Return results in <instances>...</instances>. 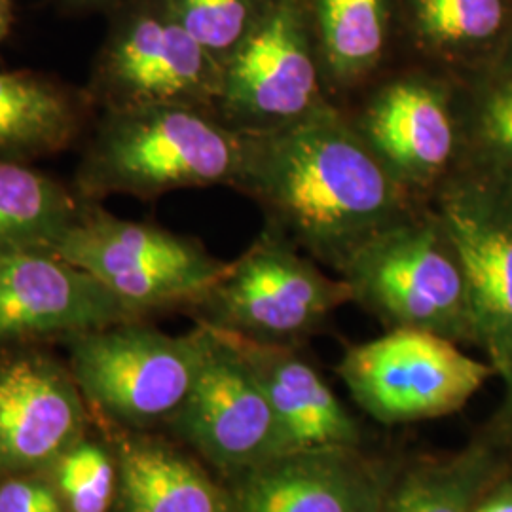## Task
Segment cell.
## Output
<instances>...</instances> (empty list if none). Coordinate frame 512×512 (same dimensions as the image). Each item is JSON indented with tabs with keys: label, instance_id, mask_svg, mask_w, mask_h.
<instances>
[{
	"label": "cell",
	"instance_id": "603a6c76",
	"mask_svg": "<svg viewBox=\"0 0 512 512\" xmlns=\"http://www.w3.org/2000/svg\"><path fill=\"white\" fill-rule=\"evenodd\" d=\"M423 37L454 52L494 46L509 23L507 0H414Z\"/></svg>",
	"mask_w": 512,
	"mask_h": 512
},
{
	"label": "cell",
	"instance_id": "9c48e42d",
	"mask_svg": "<svg viewBox=\"0 0 512 512\" xmlns=\"http://www.w3.org/2000/svg\"><path fill=\"white\" fill-rule=\"evenodd\" d=\"M220 84L219 61L165 4V10H137L116 23L84 88L97 110L145 105L217 110Z\"/></svg>",
	"mask_w": 512,
	"mask_h": 512
},
{
	"label": "cell",
	"instance_id": "4fadbf2b",
	"mask_svg": "<svg viewBox=\"0 0 512 512\" xmlns=\"http://www.w3.org/2000/svg\"><path fill=\"white\" fill-rule=\"evenodd\" d=\"M393 179L414 196L435 190L463 158L458 90L431 78L389 82L355 124Z\"/></svg>",
	"mask_w": 512,
	"mask_h": 512
},
{
	"label": "cell",
	"instance_id": "6da1fadb",
	"mask_svg": "<svg viewBox=\"0 0 512 512\" xmlns=\"http://www.w3.org/2000/svg\"><path fill=\"white\" fill-rule=\"evenodd\" d=\"M262 209L266 228L338 274L368 239L416 207L330 103L268 131H243L232 186Z\"/></svg>",
	"mask_w": 512,
	"mask_h": 512
},
{
	"label": "cell",
	"instance_id": "7a4b0ae2",
	"mask_svg": "<svg viewBox=\"0 0 512 512\" xmlns=\"http://www.w3.org/2000/svg\"><path fill=\"white\" fill-rule=\"evenodd\" d=\"M243 158V131L217 110L145 105L97 110L80 143L73 184L84 202L112 196L154 202L190 188L234 186Z\"/></svg>",
	"mask_w": 512,
	"mask_h": 512
},
{
	"label": "cell",
	"instance_id": "4316f807",
	"mask_svg": "<svg viewBox=\"0 0 512 512\" xmlns=\"http://www.w3.org/2000/svg\"><path fill=\"white\" fill-rule=\"evenodd\" d=\"M475 512H512V488L497 490L488 501L476 507Z\"/></svg>",
	"mask_w": 512,
	"mask_h": 512
},
{
	"label": "cell",
	"instance_id": "52a82bcc",
	"mask_svg": "<svg viewBox=\"0 0 512 512\" xmlns=\"http://www.w3.org/2000/svg\"><path fill=\"white\" fill-rule=\"evenodd\" d=\"M435 213L458 249L475 344L512 376V177L459 162L435 188Z\"/></svg>",
	"mask_w": 512,
	"mask_h": 512
},
{
	"label": "cell",
	"instance_id": "9a60e30c",
	"mask_svg": "<svg viewBox=\"0 0 512 512\" xmlns=\"http://www.w3.org/2000/svg\"><path fill=\"white\" fill-rule=\"evenodd\" d=\"M351 448L294 452L234 476V512H382L384 478Z\"/></svg>",
	"mask_w": 512,
	"mask_h": 512
},
{
	"label": "cell",
	"instance_id": "ba28073f",
	"mask_svg": "<svg viewBox=\"0 0 512 512\" xmlns=\"http://www.w3.org/2000/svg\"><path fill=\"white\" fill-rule=\"evenodd\" d=\"M494 372V366L461 351L458 342L412 329H391L353 346L338 366L353 399L384 423L452 414Z\"/></svg>",
	"mask_w": 512,
	"mask_h": 512
},
{
	"label": "cell",
	"instance_id": "d4e9b609",
	"mask_svg": "<svg viewBox=\"0 0 512 512\" xmlns=\"http://www.w3.org/2000/svg\"><path fill=\"white\" fill-rule=\"evenodd\" d=\"M165 4L220 67L251 31L247 0H165Z\"/></svg>",
	"mask_w": 512,
	"mask_h": 512
},
{
	"label": "cell",
	"instance_id": "30bf717a",
	"mask_svg": "<svg viewBox=\"0 0 512 512\" xmlns=\"http://www.w3.org/2000/svg\"><path fill=\"white\" fill-rule=\"evenodd\" d=\"M203 327L207 344L198 378L171 420L177 433L234 476L293 454L251 368L217 330Z\"/></svg>",
	"mask_w": 512,
	"mask_h": 512
},
{
	"label": "cell",
	"instance_id": "5b68a950",
	"mask_svg": "<svg viewBox=\"0 0 512 512\" xmlns=\"http://www.w3.org/2000/svg\"><path fill=\"white\" fill-rule=\"evenodd\" d=\"M86 403L128 429L171 421L202 366L207 330L200 323L169 336L147 319L116 323L61 340Z\"/></svg>",
	"mask_w": 512,
	"mask_h": 512
},
{
	"label": "cell",
	"instance_id": "7c38bea8",
	"mask_svg": "<svg viewBox=\"0 0 512 512\" xmlns=\"http://www.w3.org/2000/svg\"><path fill=\"white\" fill-rule=\"evenodd\" d=\"M329 103L298 21L277 10L241 40L222 65L217 114L238 131H268Z\"/></svg>",
	"mask_w": 512,
	"mask_h": 512
},
{
	"label": "cell",
	"instance_id": "484cf974",
	"mask_svg": "<svg viewBox=\"0 0 512 512\" xmlns=\"http://www.w3.org/2000/svg\"><path fill=\"white\" fill-rule=\"evenodd\" d=\"M0 512H67L55 486L38 475L0 480Z\"/></svg>",
	"mask_w": 512,
	"mask_h": 512
},
{
	"label": "cell",
	"instance_id": "8fae6325",
	"mask_svg": "<svg viewBox=\"0 0 512 512\" xmlns=\"http://www.w3.org/2000/svg\"><path fill=\"white\" fill-rule=\"evenodd\" d=\"M86 401L44 344L0 348V480L40 475L84 439Z\"/></svg>",
	"mask_w": 512,
	"mask_h": 512
},
{
	"label": "cell",
	"instance_id": "2e32d148",
	"mask_svg": "<svg viewBox=\"0 0 512 512\" xmlns=\"http://www.w3.org/2000/svg\"><path fill=\"white\" fill-rule=\"evenodd\" d=\"M215 330L251 368L274 408L293 454L353 448L359 442L355 420L319 372L291 344L262 342L236 332Z\"/></svg>",
	"mask_w": 512,
	"mask_h": 512
},
{
	"label": "cell",
	"instance_id": "83f0119b",
	"mask_svg": "<svg viewBox=\"0 0 512 512\" xmlns=\"http://www.w3.org/2000/svg\"><path fill=\"white\" fill-rule=\"evenodd\" d=\"M14 23V10H12V0H0V46L10 35Z\"/></svg>",
	"mask_w": 512,
	"mask_h": 512
},
{
	"label": "cell",
	"instance_id": "44dd1931",
	"mask_svg": "<svg viewBox=\"0 0 512 512\" xmlns=\"http://www.w3.org/2000/svg\"><path fill=\"white\" fill-rule=\"evenodd\" d=\"M325 61L338 84L351 86L378 63L385 44V0H319Z\"/></svg>",
	"mask_w": 512,
	"mask_h": 512
},
{
	"label": "cell",
	"instance_id": "f1b7e54d",
	"mask_svg": "<svg viewBox=\"0 0 512 512\" xmlns=\"http://www.w3.org/2000/svg\"><path fill=\"white\" fill-rule=\"evenodd\" d=\"M74 2H82V4H92V2H107V0H74Z\"/></svg>",
	"mask_w": 512,
	"mask_h": 512
},
{
	"label": "cell",
	"instance_id": "f546056e",
	"mask_svg": "<svg viewBox=\"0 0 512 512\" xmlns=\"http://www.w3.org/2000/svg\"><path fill=\"white\" fill-rule=\"evenodd\" d=\"M507 384H509V389H511V403H512V376L507 380Z\"/></svg>",
	"mask_w": 512,
	"mask_h": 512
},
{
	"label": "cell",
	"instance_id": "8992f818",
	"mask_svg": "<svg viewBox=\"0 0 512 512\" xmlns=\"http://www.w3.org/2000/svg\"><path fill=\"white\" fill-rule=\"evenodd\" d=\"M349 300L342 277L332 279L293 243L264 228L192 310L203 325L291 344Z\"/></svg>",
	"mask_w": 512,
	"mask_h": 512
},
{
	"label": "cell",
	"instance_id": "ac0fdd59",
	"mask_svg": "<svg viewBox=\"0 0 512 512\" xmlns=\"http://www.w3.org/2000/svg\"><path fill=\"white\" fill-rule=\"evenodd\" d=\"M112 452L118 463L114 512H234L230 492L162 440L124 431Z\"/></svg>",
	"mask_w": 512,
	"mask_h": 512
},
{
	"label": "cell",
	"instance_id": "ffe728a7",
	"mask_svg": "<svg viewBox=\"0 0 512 512\" xmlns=\"http://www.w3.org/2000/svg\"><path fill=\"white\" fill-rule=\"evenodd\" d=\"M461 162L512 177V42L458 90Z\"/></svg>",
	"mask_w": 512,
	"mask_h": 512
},
{
	"label": "cell",
	"instance_id": "3957f363",
	"mask_svg": "<svg viewBox=\"0 0 512 512\" xmlns=\"http://www.w3.org/2000/svg\"><path fill=\"white\" fill-rule=\"evenodd\" d=\"M340 277L351 300L391 329L475 344L461 258L433 207L414 209L359 247Z\"/></svg>",
	"mask_w": 512,
	"mask_h": 512
},
{
	"label": "cell",
	"instance_id": "7402d4cb",
	"mask_svg": "<svg viewBox=\"0 0 512 512\" xmlns=\"http://www.w3.org/2000/svg\"><path fill=\"white\" fill-rule=\"evenodd\" d=\"M494 473L488 450L473 448L439 465L421 467L387 495L382 512H475Z\"/></svg>",
	"mask_w": 512,
	"mask_h": 512
},
{
	"label": "cell",
	"instance_id": "5bb4252c",
	"mask_svg": "<svg viewBox=\"0 0 512 512\" xmlns=\"http://www.w3.org/2000/svg\"><path fill=\"white\" fill-rule=\"evenodd\" d=\"M141 321L86 270L54 253L0 256V348Z\"/></svg>",
	"mask_w": 512,
	"mask_h": 512
},
{
	"label": "cell",
	"instance_id": "e0dca14e",
	"mask_svg": "<svg viewBox=\"0 0 512 512\" xmlns=\"http://www.w3.org/2000/svg\"><path fill=\"white\" fill-rule=\"evenodd\" d=\"M97 109L84 86L40 71H0V162L37 164L80 147Z\"/></svg>",
	"mask_w": 512,
	"mask_h": 512
},
{
	"label": "cell",
	"instance_id": "cb8c5ba5",
	"mask_svg": "<svg viewBox=\"0 0 512 512\" xmlns=\"http://www.w3.org/2000/svg\"><path fill=\"white\" fill-rule=\"evenodd\" d=\"M67 512H110L118 494V463L99 442L78 440L52 467Z\"/></svg>",
	"mask_w": 512,
	"mask_h": 512
},
{
	"label": "cell",
	"instance_id": "d6986e66",
	"mask_svg": "<svg viewBox=\"0 0 512 512\" xmlns=\"http://www.w3.org/2000/svg\"><path fill=\"white\" fill-rule=\"evenodd\" d=\"M86 202L73 184L23 162H0V256L54 253Z\"/></svg>",
	"mask_w": 512,
	"mask_h": 512
},
{
	"label": "cell",
	"instance_id": "277c9868",
	"mask_svg": "<svg viewBox=\"0 0 512 512\" xmlns=\"http://www.w3.org/2000/svg\"><path fill=\"white\" fill-rule=\"evenodd\" d=\"M54 255L92 274L139 319L156 311L192 310L228 268L198 239L152 222L120 219L93 202H86Z\"/></svg>",
	"mask_w": 512,
	"mask_h": 512
}]
</instances>
